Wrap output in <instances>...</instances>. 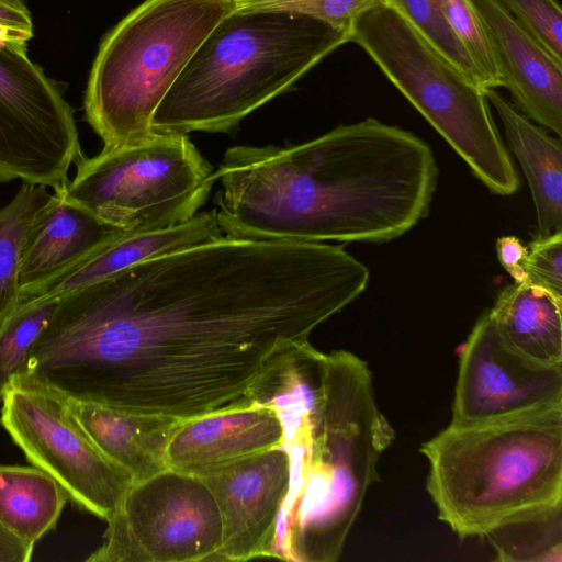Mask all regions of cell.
I'll return each mask as SVG.
<instances>
[{"label":"cell","instance_id":"22","mask_svg":"<svg viewBox=\"0 0 562 562\" xmlns=\"http://www.w3.org/2000/svg\"><path fill=\"white\" fill-rule=\"evenodd\" d=\"M47 187L23 182L0 210V322L20 302L19 272L27 233L50 198Z\"/></svg>","mask_w":562,"mask_h":562},{"label":"cell","instance_id":"20","mask_svg":"<svg viewBox=\"0 0 562 562\" xmlns=\"http://www.w3.org/2000/svg\"><path fill=\"white\" fill-rule=\"evenodd\" d=\"M488 311L499 337L514 351L562 366V297L530 282H514Z\"/></svg>","mask_w":562,"mask_h":562},{"label":"cell","instance_id":"15","mask_svg":"<svg viewBox=\"0 0 562 562\" xmlns=\"http://www.w3.org/2000/svg\"><path fill=\"white\" fill-rule=\"evenodd\" d=\"M280 415L265 404L181 420L166 451L169 469L202 475L224 464L282 446Z\"/></svg>","mask_w":562,"mask_h":562},{"label":"cell","instance_id":"26","mask_svg":"<svg viewBox=\"0 0 562 562\" xmlns=\"http://www.w3.org/2000/svg\"><path fill=\"white\" fill-rule=\"evenodd\" d=\"M554 58L562 61V11L555 0H497Z\"/></svg>","mask_w":562,"mask_h":562},{"label":"cell","instance_id":"2","mask_svg":"<svg viewBox=\"0 0 562 562\" xmlns=\"http://www.w3.org/2000/svg\"><path fill=\"white\" fill-rule=\"evenodd\" d=\"M437 178L427 143L368 117L299 145L227 149L216 214L235 238L383 243L427 215Z\"/></svg>","mask_w":562,"mask_h":562},{"label":"cell","instance_id":"8","mask_svg":"<svg viewBox=\"0 0 562 562\" xmlns=\"http://www.w3.org/2000/svg\"><path fill=\"white\" fill-rule=\"evenodd\" d=\"M64 183L68 200L128 233L183 224L207 201L215 170L187 134L156 133L127 146L81 155Z\"/></svg>","mask_w":562,"mask_h":562},{"label":"cell","instance_id":"3","mask_svg":"<svg viewBox=\"0 0 562 562\" xmlns=\"http://www.w3.org/2000/svg\"><path fill=\"white\" fill-rule=\"evenodd\" d=\"M268 404L283 422L291 458L272 558L335 562L395 439L371 371L356 355L335 350L325 353L317 376L288 381Z\"/></svg>","mask_w":562,"mask_h":562},{"label":"cell","instance_id":"16","mask_svg":"<svg viewBox=\"0 0 562 562\" xmlns=\"http://www.w3.org/2000/svg\"><path fill=\"white\" fill-rule=\"evenodd\" d=\"M63 186L54 189L25 238L19 272L20 297L128 233L68 200Z\"/></svg>","mask_w":562,"mask_h":562},{"label":"cell","instance_id":"7","mask_svg":"<svg viewBox=\"0 0 562 562\" xmlns=\"http://www.w3.org/2000/svg\"><path fill=\"white\" fill-rule=\"evenodd\" d=\"M349 42L360 46L411 104L494 193L510 195L519 177L483 90L420 35L380 3L353 22Z\"/></svg>","mask_w":562,"mask_h":562},{"label":"cell","instance_id":"28","mask_svg":"<svg viewBox=\"0 0 562 562\" xmlns=\"http://www.w3.org/2000/svg\"><path fill=\"white\" fill-rule=\"evenodd\" d=\"M380 3L385 0H272L258 8H280L307 14L349 34L356 19Z\"/></svg>","mask_w":562,"mask_h":562},{"label":"cell","instance_id":"13","mask_svg":"<svg viewBox=\"0 0 562 562\" xmlns=\"http://www.w3.org/2000/svg\"><path fill=\"white\" fill-rule=\"evenodd\" d=\"M200 477L210 487L221 514L218 561L272 558L291 484V458L284 445L224 464Z\"/></svg>","mask_w":562,"mask_h":562},{"label":"cell","instance_id":"5","mask_svg":"<svg viewBox=\"0 0 562 562\" xmlns=\"http://www.w3.org/2000/svg\"><path fill=\"white\" fill-rule=\"evenodd\" d=\"M349 34L300 12L236 8L202 41L153 116L156 133H227Z\"/></svg>","mask_w":562,"mask_h":562},{"label":"cell","instance_id":"21","mask_svg":"<svg viewBox=\"0 0 562 562\" xmlns=\"http://www.w3.org/2000/svg\"><path fill=\"white\" fill-rule=\"evenodd\" d=\"M67 501L43 470L0 464V525L26 544L34 547L56 527Z\"/></svg>","mask_w":562,"mask_h":562},{"label":"cell","instance_id":"14","mask_svg":"<svg viewBox=\"0 0 562 562\" xmlns=\"http://www.w3.org/2000/svg\"><path fill=\"white\" fill-rule=\"evenodd\" d=\"M486 32L498 69L516 109L562 135V61L554 58L497 2L470 0Z\"/></svg>","mask_w":562,"mask_h":562},{"label":"cell","instance_id":"29","mask_svg":"<svg viewBox=\"0 0 562 562\" xmlns=\"http://www.w3.org/2000/svg\"><path fill=\"white\" fill-rule=\"evenodd\" d=\"M33 35L31 14L24 0H0V38L27 41Z\"/></svg>","mask_w":562,"mask_h":562},{"label":"cell","instance_id":"9","mask_svg":"<svg viewBox=\"0 0 562 562\" xmlns=\"http://www.w3.org/2000/svg\"><path fill=\"white\" fill-rule=\"evenodd\" d=\"M87 562L218 561L222 519L202 477L166 469L134 482Z\"/></svg>","mask_w":562,"mask_h":562},{"label":"cell","instance_id":"30","mask_svg":"<svg viewBox=\"0 0 562 562\" xmlns=\"http://www.w3.org/2000/svg\"><path fill=\"white\" fill-rule=\"evenodd\" d=\"M499 263L513 278L514 282H527L525 262L528 248L515 236H504L496 241Z\"/></svg>","mask_w":562,"mask_h":562},{"label":"cell","instance_id":"19","mask_svg":"<svg viewBox=\"0 0 562 562\" xmlns=\"http://www.w3.org/2000/svg\"><path fill=\"white\" fill-rule=\"evenodd\" d=\"M506 139L528 180L537 215V238L562 231V144L506 101L485 90Z\"/></svg>","mask_w":562,"mask_h":562},{"label":"cell","instance_id":"25","mask_svg":"<svg viewBox=\"0 0 562 562\" xmlns=\"http://www.w3.org/2000/svg\"><path fill=\"white\" fill-rule=\"evenodd\" d=\"M446 20L470 57L483 90L502 87L494 55L481 22L470 0H442Z\"/></svg>","mask_w":562,"mask_h":562},{"label":"cell","instance_id":"27","mask_svg":"<svg viewBox=\"0 0 562 562\" xmlns=\"http://www.w3.org/2000/svg\"><path fill=\"white\" fill-rule=\"evenodd\" d=\"M525 270L527 282L562 297V231L530 243Z\"/></svg>","mask_w":562,"mask_h":562},{"label":"cell","instance_id":"23","mask_svg":"<svg viewBox=\"0 0 562 562\" xmlns=\"http://www.w3.org/2000/svg\"><path fill=\"white\" fill-rule=\"evenodd\" d=\"M57 303L58 297L21 300L0 322V403L5 390L22 371Z\"/></svg>","mask_w":562,"mask_h":562},{"label":"cell","instance_id":"18","mask_svg":"<svg viewBox=\"0 0 562 562\" xmlns=\"http://www.w3.org/2000/svg\"><path fill=\"white\" fill-rule=\"evenodd\" d=\"M65 400L71 415L94 446L128 472L134 482L168 469L167 447L181 420Z\"/></svg>","mask_w":562,"mask_h":562},{"label":"cell","instance_id":"1","mask_svg":"<svg viewBox=\"0 0 562 562\" xmlns=\"http://www.w3.org/2000/svg\"><path fill=\"white\" fill-rule=\"evenodd\" d=\"M369 279L340 246L223 236L59 296L13 382L177 420L249 407Z\"/></svg>","mask_w":562,"mask_h":562},{"label":"cell","instance_id":"10","mask_svg":"<svg viewBox=\"0 0 562 562\" xmlns=\"http://www.w3.org/2000/svg\"><path fill=\"white\" fill-rule=\"evenodd\" d=\"M82 155L74 111L27 56L25 41L0 38V181L66 183Z\"/></svg>","mask_w":562,"mask_h":562},{"label":"cell","instance_id":"32","mask_svg":"<svg viewBox=\"0 0 562 562\" xmlns=\"http://www.w3.org/2000/svg\"><path fill=\"white\" fill-rule=\"evenodd\" d=\"M236 8H258L272 0H233Z\"/></svg>","mask_w":562,"mask_h":562},{"label":"cell","instance_id":"4","mask_svg":"<svg viewBox=\"0 0 562 562\" xmlns=\"http://www.w3.org/2000/svg\"><path fill=\"white\" fill-rule=\"evenodd\" d=\"M427 491L459 538L490 537L562 508V402L453 424L425 441Z\"/></svg>","mask_w":562,"mask_h":562},{"label":"cell","instance_id":"12","mask_svg":"<svg viewBox=\"0 0 562 562\" xmlns=\"http://www.w3.org/2000/svg\"><path fill=\"white\" fill-rule=\"evenodd\" d=\"M562 402V366L533 361L499 337L484 312L463 345L452 401L453 424L486 422Z\"/></svg>","mask_w":562,"mask_h":562},{"label":"cell","instance_id":"6","mask_svg":"<svg viewBox=\"0 0 562 562\" xmlns=\"http://www.w3.org/2000/svg\"><path fill=\"white\" fill-rule=\"evenodd\" d=\"M233 0H145L104 37L85 94L86 119L104 148L153 137V116Z\"/></svg>","mask_w":562,"mask_h":562},{"label":"cell","instance_id":"17","mask_svg":"<svg viewBox=\"0 0 562 562\" xmlns=\"http://www.w3.org/2000/svg\"><path fill=\"white\" fill-rule=\"evenodd\" d=\"M224 236L216 209L199 212L190 221L161 231L125 233L109 241L74 267L20 297H59L128 267L178 249L212 241Z\"/></svg>","mask_w":562,"mask_h":562},{"label":"cell","instance_id":"11","mask_svg":"<svg viewBox=\"0 0 562 562\" xmlns=\"http://www.w3.org/2000/svg\"><path fill=\"white\" fill-rule=\"evenodd\" d=\"M0 404V423L29 462L49 474L78 507L108 520L134 479L94 446L66 400L12 382Z\"/></svg>","mask_w":562,"mask_h":562},{"label":"cell","instance_id":"24","mask_svg":"<svg viewBox=\"0 0 562 562\" xmlns=\"http://www.w3.org/2000/svg\"><path fill=\"white\" fill-rule=\"evenodd\" d=\"M385 3L400 13L461 72L480 86L477 72L470 57L446 20L442 0H385Z\"/></svg>","mask_w":562,"mask_h":562},{"label":"cell","instance_id":"31","mask_svg":"<svg viewBox=\"0 0 562 562\" xmlns=\"http://www.w3.org/2000/svg\"><path fill=\"white\" fill-rule=\"evenodd\" d=\"M33 549L0 525V562H27Z\"/></svg>","mask_w":562,"mask_h":562}]
</instances>
